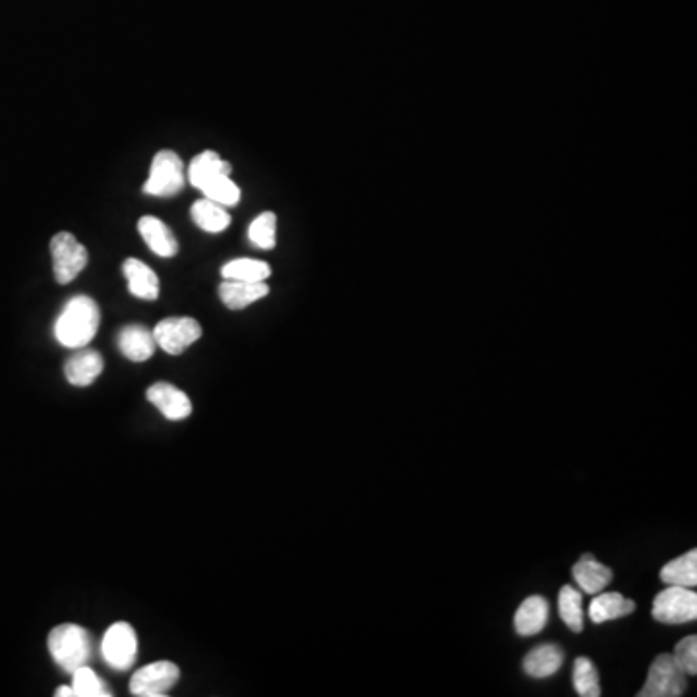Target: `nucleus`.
<instances>
[{
  "mask_svg": "<svg viewBox=\"0 0 697 697\" xmlns=\"http://www.w3.org/2000/svg\"><path fill=\"white\" fill-rule=\"evenodd\" d=\"M101 312L99 306L86 295L72 297L64 304L57 322H55V337L62 347L82 349L90 345L91 339L99 330Z\"/></svg>",
  "mask_w": 697,
  "mask_h": 697,
  "instance_id": "1",
  "label": "nucleus"
},
{
  "mask_svg": "<svg viewBox=\"0 0 697 697\" xmlns=\"http://www.w3.org/2000/svg\"><path fill=\"white\" fill-rule=\"evenodd\" d=\"M49 653L64 672L72 674L90 661V634L82 626L61 624L49 634Z\"/></svg>",
  "mask_w": 697,
  "mask_h": 697,
  "instance_id": "2",
  "label": "nucleus"
},
{
  "mask_svg": "<svg viewBox=\"0 0 697 697\" xmlns=\"http://www.w3.org/2000/svg\"><path fill=\"white\" fill-rule=\"evenodd\" d=\"M653 618L661 624H688L697 618V595L692 587L668 585L653 601Z\"/></svg>",
  "mask_w": 697,
  "mask_h": 697,
  "instance_id": "3",
  "label": "nucleus"
},
{
  "mask_svg": "<svg viewBox=\"0 0 697 697\" xmlns=\"http://www.w3.org/2000/svg\"><path fill=\"white\" fill-rule=\"evenodd\" d=\"M686 672L678 667L672 655H659L649 668L647 682L639 697H678L686 692Z\"/></svg>",
  "mask_w": 697,
  "mask_h": 697,
  "instance_id": "4",
  "label": "nucleus"
},
{
  "mask_svg": "<svg viewBox=\"0 0 697 697\" xmlns=\"http://www.w3.org/2000/svg\"><path fill=\"white\" fill-rule=\"evenodd\" d=\"M186 182L182 159L175 152H159L153 157L150 179L144 184V192L159 196V198H171L181 194Z\"/></svg>",
  "mask_w": 697,
  "mask_h": 697,
  "instance_id": "5",
  "label": "nucleus"
},
{
  "mask_svg": "<svg viewBox=\"0 0 697 697\" xmlns=\"http://www.w3.org/2000/svg\"><path fill=\"white\" fill-rule=\"evenodd\" d=\"M51 254L55 279L61 285L74 281L88 266V250L76 241L72 233L55 235L51 241Z\"/></svg>",
  "mask_w": 697,
  "mask_h": 697,
  "instance_id": "6",
  "label": "nucleus"
},
{
  "mask_svg": "<svg viewBox=\"0 0 697 697\" xmlns=\"http://www.w3.org/2000/svg\"><path fill=\"white\" fill-rule=\"evenodd\" d=\"M181 670L171 661H157L132 674L130 692L138 697H165L179 682Z\"/></svg>",
  "mask_w": 697,
  "mask_h": 697,
  "instance_id": "7",
  "label": "nucleus"
},
{
  "mask_svg": "<svg viewBox=\"0 0 697 697\" xmlns=\"http://www.w3.org/2000/svg\"><path fill=\"white\" fill-rule=\"evenodd\" d=\"M101 653L107 665L119 672L132 667L138 655V639H136L134 628L126 622L113 624L103 636Z\"/></svg>",
  "mask_w": 697,
  "mask_h": 697,
  "instance_id": "8",
  "label": "nucleus"
},
{
  "mask_svg": "<svg viewBox=\"0 0 697 697\" xmlns=\"http://www.w3.org/2000/svg\"><path fill=\"white\" fill-rule=\"evenodd\" d=\"M153 337L157 347L169 355H181L192 343L202 337V326L188 316L165 318L153 328Z\"/></svg>",
  "mask_w": 697,
  "mask_h": 697,
  "instance_id": "9",
  "label": "nucleus"
},
{
  "mask_svg": "<svg viewBox=\"0 0 697 697\" xmlns=\"http://www.w3.org/2000/svg\"><path fill=\"white\" fill-rule=\"evenodd\" d=\"M148 401L169 421H184L192 415L190 397L169 382H157L148 390Z\"/></svg>",
  "mask_w": 697,
  "mask_h": 697,
  "instance_id": "10",
  "label": "nucleus"
},
{
  "mask_svg": "<svg viewBox=\"0 0 697 697\" xmlns=\"http://www.w3.org/2000/svg\"><path fill=\"white\" fill-rule=\"evenodd\" d=\"M270 295V287L264 281H235L225 279L219 285V297L231 310H243Z\"/></svg>",
  "mask_w": 697,
  "mask_h": 697,
  "instance_id": "11",
  "label": "nucleus"
},
{
  "mask_svg": "<svg viewBox=\"0 0 697 697\" xmlns=\"http://www.w3.org/2000/svg\"><path fill=\"white\" fill-rule=\"evenodd\" d=\"M103 372V357L93 349H78L66 364L64 376L72 386H90Z\"/></svg>",
  "mask_w": 697,
  "mask_h": 697,
  "instance_id": "12",
  "label": "nucleus"
},
{
  "mask_svg": "<svg viewBox=\"0 0 697 697\" xmlns=\"http://www.w3.org/2000/svg\"><path fill=\"white\" fill-rule=\"evenodd\" d=\"M138 231L144 239V243L150 246L153 254L161 258H173L179 252V243L173 235V231L157 217L146 215L138 221Z\"/></svg>",
  "mask_w": 697,
  "mask_h": 697,
  "instance_id": "13",
  "label": "nucleus"
},
{
  "mask_svg": "<svg viewBox=\"0 0 697 697\" xmlns=\"http://www.w3.org/2000/svg\"><path fill=\"white\" fill-rule=\"evenodd\" d=\"M122 272L128 281V291L142 301H155L159 297V277L150 266L136 258H128L122 264Z\"/></svg>",
  "mask_w": 697,
  "mask_h": 697,
  "instance_id": "14",
  "label": "nucleus"
},
{
  "mask_svg": "<svg viewBox=\"0 0 697 697\" xmlns=\"http://www.w3.org/2000/svg\"><path fill=\"white\" fill-rule=\"evenodd\" d=\"M119 347L121 353L132 363H146L155 353V337L152 330L146 326H126L119 334Z\"/></svg>",
  "mask_w": 697,
  "mask_h": 697,
  "instance_id": "15",
  "label": "nucleus"
},
{
  "mask_svg": "<svg viewBox=\"0 0 697 697\" xmlns=\"http://www.w3.org/2000/svg\"><path fill=\"white\" fill-rule=\"evenodd\" d=\"M231 175V163L221 159L215 152H202L196 155L188 167V181L198 190H202L206 184Z\"/></svg>",
  "mask_w": 697,
  "mask_h": 697,
  "instance_id": "16",
  "label": "nucleus"
},
{
  "mask_svg": "<svg viewBox=\"0 0 697 697\" xmlns=\"http://www.w3.org/2000/svg\"><path fill=\"white\" fill-rule=\"evenodd\" d=\"M562 665H564V651L554 643H545L527 653L523 661V670L533 678H548L556 674Z\"/></svg>",
  "mask_w": 697,
  "mask_h": 697,
  "instance_id": "17",
  "label": "nucleus"
},
{
  "mask_svg": "<svg viewBox=\"0 0 697 697\" xmlns=\"http://www.w3.org/2000/svg\"><path fill=\"white\" fill-rule=\"evenodd\" d=\"M574 579L577 585L589 593V595H597L601 593L608 583L612 581V570L601 564L599 560H595L591 554H585L572 570Z\"/></svg>",
  "mask_w": 697,
  "mask_h": 697,
  "instance_id": "18",
  "label": "nucleus"
},
{
  "mask_svg": "<svg viewBox=\"0 0 697 697\" xmlns=\"http://www.w3.org/2000/svg\"><path fill=\"white\" fill-rule=\"evenodd\" d=\"M546 622H548V603L539 595L525 599L521 607L517 608L514 624L519 636L529 637L543 632Z\"/></svg>",
  "mask_w": 697,
  "mask_h": 697,
  "instance_id": "19",
  "label": "nucleus"
},
{
  "mask_svg": "<svg viewBox=\"0 0 697 697\" xmlns=\"http://www.w3.org/2000/svg\"><path fill=\"white\" fill-rule=\"evenodd\" d=\"M634 610H636V603L626 599L620 593H597V597L591 601V607H589V618L595 624H605L610 620L630 616Z\"/></svg>",
  "mask_w": 697,
  "mask_h": 697,
  "instance_id": "20",
  "label": "nucleus"
},
{
  "mask_svg": "<svg viewBox=\"0 0 697 697\" xmlns=\"http://www.w3.org/2000/svg\"><path fill=\"white\" fill-rule=\"evenodd\" d=\"M192 219L208 233H221L231 225V215L227 210L208 198H202L192 206Z\"/></svg>",
  "mask_w": 697,
  "mask_h": 697,
  "instance_id": "21",
  "label": "nucleus"
},
{
  "mask_svg": "<svg viewBox=\"0 0 697 697\" xmlns=\"http://www.w3.org/2000/svg\"><path fill=\"white\" fill-rule=\"evenodd\" d=\"M661 579L667 585H680V587H696L697 585V552L690 550L682 554L680 558L668 562L661 570Z\"/></svg>",
  "mask_w": 697,
  "mask_h": 697,
  "instance_id": "22",
  "label": "nucleus"
},
{
  "mask_svg": "<svg viewBox=\"0 0 697 697\" xmlns=\"http://www.w3.org/2000/svg\"><path fill=\"white\" fill-rule=\"evenodd\" d=\"M223 279H235V281H266L272 275L270 264L262 260L252 258H239L231 260L221 268Z\"/></svg>",
  "mask_w": 697,
  "mask_h": 697,
  "instance_id": "23",
  "label": "nucleus"
},
{
  "mask_svg": "<svg viewBox=\"0 0 697 697\" xmlns=\"http://www.w3.org/2000/svg\"><path fill=\"white\" fill-rule=\"evenodd\" d=\"M558 612L562 622L572 630L581 632L583 630V597L581 593L574 589L572 585H564L558 595Z\"/></svg>",
  "mask_w": 697,
  "mask_h": 697,
  "instance_id": "24",
  "label": "nucleus"
},
{
  "mask_svg": "<svg viewBox=\"0 0 697 697\" xmlns=\"http://www.w3.org/2000/svg\"><path fill=\"white\" fill-rule=\"evenodd\" d=\"M574 688L581 697L601 696V682L599 672L591 659L579 657L574 665Z\"/></svg>",
  "mask_w": 697,
  "mask_h": 697,
  "instance_id": "25",
  "label": "nucleus"
},
{
  "mask_svg": "<svg viewBox=\"0 0 697 697\" xmlns=\"http://www.w3.org/2000/svg\"><path fill=\"white\" fill-rule=\"evenodd\" d=\"M72 690L76 697H109L111 692L105 682L90 667L76 668L72 672Z\"/></svg>",
  "mask_w": 697,
  "mask_h": 697,
  "instance_id": "26",
  "label": "nucleus"
},
{
  "mask_svg": "<svg viewBox=\"0 0 697 697\" xmlns=\"http://www.w3.org/2000/svg\"><path fill=\"white\" fill-rule=\"evenodd\" d=\"M275 231H277L275 213H260L248 227V239L250 243L262 250H272L275 248Z\"/></svg>",
  "mask_w": 697,
  "mask_h": 697,
  "instance_id": "27",
  "label": "nucleus"
},
{
  "mask_svg": "<svg viewBox=\"0 0 697 697\" xmlns=\"http://www.w3.org/2000/svg\"><path fill=\"white\" fill-rule=\"evenodd\" d=\"M200 192L204 194V198L212 200V202L223 206V208L235 206L241 200V188L231 181L229 175L219 177V179H215L210 184H206Z\"/></svg>",
  "mask_w": 697,
  "mask_h": 697,
  "instance_id": "28",
  "label": "nucleus"
},
{
  "mask_svg": "<svg viewBox=\"0 0 697 697\" xmlns=\"http://www.w3.org/2000/svg\"><path fill=\"white\" fill-rule=\"evenodd\" d=\"M674 661L678 663V667L682 668L686 674L690 676H696L697 674V637L688 636L684 637L674 653H672Z\"/></svg>",
  "mask_w": 697,
  "mask_h": 697,
  "instance_id": "29",
  "label": "nucleus"
},
{
  "mask_svg": "<svg viewBox=\"0 0 697 697\" xmlns=\"http://www.w3.org/2000/svg\"><path fill=\"white\" fill-rule=\"evenodd\" d=\"M55 696L57 697H76L74 696V690L72 688H68V686H61L57 692H55Z\"/></svg>",
  "mask_w": 697,
  "mask_h": 697,
  "instance_id": "30",
  "label": "nucleus"
}]
</instances>
